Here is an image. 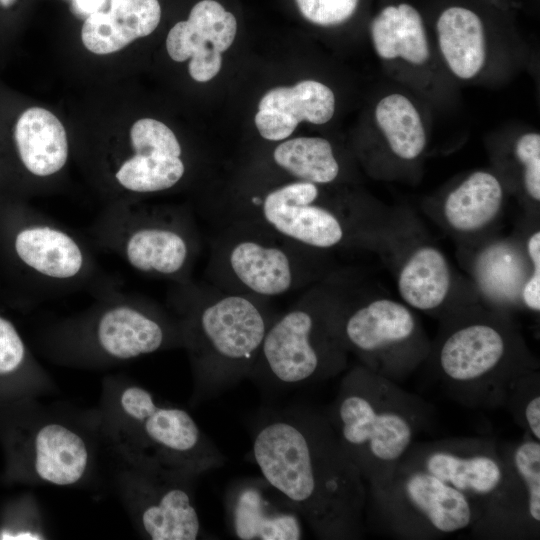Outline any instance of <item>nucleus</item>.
I'll use <instances>...</instances> for the list:
<instances>
[{"label":"nucleus","mask_w":540,"mask_h":540,"mask_svg":"<svg viewBox=\"0 0 540 540\" xmlns=\"http://www.w3.org/2000/svg\"><path fill=\"white\" fill-rule=\"evenodd\" d=\"M252 456L316 536L363 535L368 487L325 413L292 409L269 416L255 431Z\"/></svg>","instance_id":"nucleus-1"},{"label":"nucleus","mask_w":540,"mask_h":540,"mask_svg":"<svg viewBox=\"0 0 540 540\" xmlns=\"http://www.w3.org/2000/svg\"><path fill=\"white\" fill-rule=\"evenodd\" d=\"M325 415L368 493L388 484L433 416L422 398L365 366L343 377Z\"/></svg>","instance_id":"nucleus-2"},{"label":"nucleus","mask_w":540,"mask_h":540,"mask_svg":"<svg viewBox=\"0 0 540 540\" xmlns=\"http://www.w3.org/2000/svg\"><path fill=\"white\" fill-rule=\"evenodd\" d=\"M267 299L232 291L202 297L182 328L199 392L214 396L251 375L275 318Z\"/></svg>","instance_id":"nucleus-3"},{"label":"nucleus","mask_w":540,"mask_h":540,"mask_svg":"<svg viewBox=\"0 0 540 540\" xmlns=\"http://www.w3.org/2000/svg\"><path fill=\"white\" fill-rule=\"evenodd\" d=\"M400 463L422 469L465 495L479 512L473 527L478 534L493 535L509 523L515 475L507 452H500L495 441L414 442Z\"/></svg>","instance_id":"nucleus-4"},{"label":"nucleus","mask_w":540,"mask_h":540,"mask_svg":"<svg viewBox=\"0 0 540 540\" xmlns=\"http://www.w3.org/2000/svg\"><path fill=\"white\" fill-rule=\"evenodd\" d=\"M345 348L339 319L324 316L309 303L300 302L275 316L253 372H263L282 385L324 380L345 368Z\"/></svg>","instance_id":"nucleus-5"},{"label":"nucleus","mask_w":540,"mask_h":540,"mask_svg":"<svg viewBox=\"0 0 540 540\" xmlns=\"http://www.w3.org/2000/svg\"><path fill=\"white\" fill-rule=\"evenodd\" d=\"M507 337L498 327L475 322L455 329L438 353V373L445 390L468 407L506 403L515 385L535 372L509 361Z\"/></svg>","instance_id":"nucleus-6"},{"label":"nucleus","mask_w":540,"mask_h":540,"mask_svg":"<svg viewBox=\"0 0 540 540\" xmlns=\"http://www.w3.org/2000/svg\"><path fill=\"white\" fill-rule=\"evenodd\" d=\"M369 493L384 526L402 539L451 535L473 528L480 516L461 492L422 469L401 463L387 485Z\"/></svg>","instance_id":"nucleus-7"},{"label":"nucleus","mask_w":540,"mask_h":540,"mask_svg":"<svg viewBox=\"0 0 540 540\" xmlns=\"http://www.w3.org/2000/svg\"><path fill=\"white\" fill-rule=\"evenodd\" d=\"M256 225L257 231L241 230L226 238L217 254L216 269L228 285L225 291L268 299L294 290L301 280L299 244Z\"/></svg>","instance_id":"nucleus-8"},{"label":"nucleus","mask_w":540,"mask_h":540,"mask_svg":"<svg viewBox=\"0 0 540 540\" xmlns=\"http://www.w3.org/2000/svg\"><path fill=\"white\" fill-rule=\"evenodd\" d=\"M126 415L138 424L146 442L183 474H199L223 465L224 456L186 410L162 405L139 386L120 396Z\"/></svg>","instance_id":"nucleus-9"},{"label":"nucleus","mask_w":540,"mask_h":540,"mask_svg":"<svg viewBox=\"0 0 540 540\" xmlns=\"http://www.w3.org/2000/svg\"><path fill=\"white\" fill-rule=\"evenodd\" d=\"M339 332L345 347L359 354L369 370L397 383L411 372L398 349L412 345L417 324L403 304L374 300L340 319Z\"/></svg>","instance_id":"nucleus-10"},{"label":"nucleus","mask_w":540,"mask_h":540,"mask_svg":"<svg viewBox=\"0 0 540 540\" xmlns=\"http://www.w3.org/2000/svg\"><path fill=\"white\" fill-rule=\"evenodd\" d=\"M317 184L294 181L263 197L254 195L251 204L257 209L254 222L301 246L327 249L344 238V228L332 211L316 203Z\"/></svg>","instance_id":"nucleus-11"},{"label":"nucleus","mask_w":540,"mask_h":540,"mask_svg":"<svg viewBox=\"0 0 540 540\" xmlns=\"http://www.w3.org/2000/svg\"><path fill=\"white\" fill-rule=\"evenodd\" d=\"M237 32L235 16L214 0L196 3L186 21L176 23L166 38L172 60L191 58L188 71L198 82H207L221 69V53L233 43Z\"/></svg>","instance_id":"nucleus-12"},{"label":"nucleus","mask_w":540,"mask_h":540,"mask_svg":"<svg viewBox=\"0 0 540 540\" xmlns=\"http://www.w3.org/2000/svg\"><path fill=\"white\" fill-rule=\"evenodd\" d=\"M226 514L232 534L241 540L303 538L300 514L264 478H247L231 485Z\"/></svg>","instance_id":"nucleus-13"},{"label":"nucleus","mask_w":540,"mask_h":540,"mask_svg":"<svg viewBox=\"0 0 540 540\" xmlns=\"http://www.w3.org/2000/svg\"><path fill=\"white\" fill-rule=\"evenodd\" d=\"M195 246L178 223L148 218L130 227L122 242L126 262L157 277L179 278L190 266Z\"/></svg>","instance_id":"nucleus-14"},{"label":"nucleus","mask_w":540,"mask_h":540,"mask_svg":"<svg viewBox=\"0 0 540 540\" xmlns=\"http://www.w3.org/2000/svg\"><path fill=\"white\" fill-rule=\"evenodd\" d=\"M95 337L107 355L125 360L160 350L166 345L169 335L167 324L153 311L130 303H119L99 316Z\"/></svg>","instance_id":"nucleus-15"},{"label":"nucleus","mask_w":540,"mask_h":540,"mask_svg":"<svg viewBox=\"0 0 540 540\" xmlns=\"http://www.w3.org/2000/svg\"><path fill=\"white\" fill-rule=\"evenodd\" d=\"M160 18L158 0H110L108 11H95L84 21L82 42L94 54L117 52L151 34Z\"/></svg>","instance_id":"nucleus-16"},{"label":"nucleus","mask_w":540,"mask_h":540,"mask_svg":"<svg viewBox=\"0 0 540 540\" xmlns=\"http://www.w3.org/2000/svg\"><path fill=\"white\" fill-rule=\"evenodd\" d=\"M14 247L20 260L44 278L69 280L86 266L82 246L68 232L50 224H34L16 235Z\"/></svg>","instance_id":"nucleus-17"},{"label":"nucleus","mask_w":540,"mask_h":540,"mask_svg":"<svg viewBox=\"0 0 540 540\" xmlns=\"http://www.w3.org/2000/svg\"><path fill=\"white\" fill-rule=\"evenodd\" d=\"M14 138L23 165L35 176H51L67 162L65 128L53 113L44 108L26 109L17 120Z\"/></svg>","instance_id":"nucleus-18"},{"label":"nucleus","mask_w":540,"mask_h":540,"mask_svg":"<svg viewBox=\"0 0 540 540\" xmlns=\"http://www.w3.org/2000/svg\"><path fill=\"white\" fill-rule=\"evenodd\" d=\"M439 48L451 71L461 79L474 77L486 58L481 19L463 7H450L437 21Z\"/></svg>","instance_id":"nucleus-19"},{"label":"nucleus","mask_w":540,"mask_h":540,"mask_svg":"<svg viewBox=\"0 0 540 540\" xmlns=\"http://www.w3.org/2000/svg\"><path fill=\"white\" fill-rule=\"evenodd\" d=\"M34 448L35 471L43 481L68 486L83 477L88 450L84 440L71 429L57 423L41 427Z\"/></svg>","instance_id":"nucleus-20"},{"label":"nucleus","mask_w":540,"mask_h":540,"mask_svg":"<svg viewBox=\"0 0 540 540\" xmlns=\"http://www.w3.org/2000/svg\"><path fill=\"white\" fill-rule=\"evenodd\" d=\"M371 35L377 54L384 59L401 57L421 65L429 57L422 17L409 4L385 7L372 21Z\"/></svg>","instance_id":"nucleus-21"},{"label":"nucleus","mask_w":540,"mask_h":540,"mask_svg":"<svg viewBox=\"0 0 540 540\" xmlns=\"http://www.w3.org/2000/svg\"><path fill=\"white\" fill-rule=\"evenodd\" d=\"M503 190L492 174L477 171L455 188L444 204L448 223L459 231H474L487 225L498 213Z\"/></svg>","instance_id":"nucleus-22"},{"label":"nucleus","mask_w":540,"mask_h":540,"mask_svg":"<svg viewBox=\"0 0 540 540\" xmlns=\"http://www.w3.org/2000/svg\"><path fill=\"white\" fill-rule=\"evenodd\" d=\"M450 272L444 255L435 248L422 247L407 260L398 290L405 302L419 310H433L445 300Z\"/></svg>","instance_id":"nucleus-23"},{"label":"nucleus","mask_w":540,"mask_h":540,"mask_svg":"<svg viewBox=\"0 0 540 540\" xmlns=\"http://www.w3.org/2000/svg\"><path fill=\"white\" fill-rule=\"evenodd\" d=\"M258 108L276 112L296 129L302 121L328 122L335 111V97L323 83L305 80L292 87L269 90L259 101Z\"/></svg>","instance_id":"nucleus-24"},{"label":"nucleus","mask_w":540,"mask_h":540,"mask_svg":"<svg viewBox=\"0 0 540 540\" xmlns=\"http://www.w3.org/2000/svg\"><path fill=\"white\" fill-rule=\"evenodd\" d=\"M140 523L153 540H195L201 533L198 512L182 484L168 490L156 505L142 508Z\"/></svg>","instance_id":"nucleus-25"},{"label":"nucleus","mask_w":540,"mask_h":540,"mask_svg":"<svg viewBox=\"0 0 540 540\" xmlns=\"http://www.w3.org/2000/svg\"><path fill=\"white\" fill-rule=\"evenodd\" d=\"M273 159L290 175L315 184L330 183L339 173L331 144L320 137L285 140L274 149Z\"/></svg>","instance_id":"nucleus-26"},{"label":"nucleus","mask_w":540,"mask_h":540,"mask_svg":"<svg viewBox=\"0 0 540 540\" xmlns=\"http://www.w3.org/2000/svg\"><path fill=\"white\" fill-rule=\"evenodd\" d=\"M375 118L391 150L410 160L420 155L426 144L421 117L412 102L401 94H390L376 106Z\"/></svg>","instance_id":"nucleus-27"},{"label":"nucleus","mask_w":540,"mask_h":540,"mask_svg":"<svg viewBox=\"0 0 540 540\" xmlns=\"http://www.w3.org/2000/svg\"><path fill=\"white\" fill-rule=\"evenodd\" d=\"M180 157L132 154L115 172L116 181L135 193H153L175 186L184 176Z\"/></svg>","instance_id":"nucleus-28"},{"label":"nucleus","mask_w":540,"mask_h":540,"mask_svg":"<svg viewBox=\"0 0 540 540\" xmlns=\"http://www.w3.org/2000/svg\"><path fill=\"white\" fill-rule=\"evenodd\" d=\"M511 249L494 246L482 253L478 277L482 287L498 298H511L521 280V263Z\"/></svg>","instance_id":"nucleus-29"},{"label":"nucleus","mask_w":540,"mask_h":540,"mask_svg":"<svg viewBox=\"0 0 540 540\" xmlns=\"http://www.w3.org/2000/svg\"><path fill=\"white\" fill-rule=\"evenodd\" d=\"M509 461L526 487L528 516L535 529L540 526V442L529 435L506 451Z\"/></svg>","instance_id":"nucleus-30"},{"label":"nucleus","mask_w":540,"mask_h":540,"mask_svg":"<svg viewBox=\"0 0 540 540\" xmlns=\"http://www.w3.org/2000/svg\"><path fill=\"white\" fill-rule=\"evenodd\" d=\"M133 154L180 157L182 149L174 132L151 118L136 121L130 130Z\"/></svg>","instance_id":"nucleus-31"},{"label":"nucleus","mask_w":540,"mask_h":540,"mask_svg":"<svg viewBox=\"0 0 540 540\" xmlns=\"http://www.w3.org/2000/svg\"><path fill=\"white\" fill-rule=\"evenodd\" d=\"M506 405L526 432L540 440V391L535 372L521 379L510 392Z\"/></svg>","instance_id":"nucleus-32"},{"label":"nucleus","mask_w":540,"mask_h":540,"mask_svg":"<svg viewBox=\"0 0 540 540\" xmlns=\"http://www.w3.org/2000/svg\"><path fill=\"white\" fill-rule=\"evenodd\" d=\"M359 0H296L301 14L318 25H337L355 12Z\"/></svg>","instance_id":"nucleus-33"},{"label":"nucleus","mask_w":540,"mask_h":540,"mask_svg":"<svg viewBox=\"0 0 540 540\" xmlns=\"http://www.w3.org/2000/svg\"><path fill=\"white\" fill-rule=\"evenodd\" d=\"M515 153L524 165V184L528 194L540 200V134L526 133L516 143Z\"/></svg>","instance_id":"nucleus-34"},{"label":"nucleus","mask_w":540,"mask_h":540,"mask_svg":"<svg viewBox=\"0 0 540 540\" xmlns=\"http://www.w3.org/2000/svg\"><path fill=\"white\" fill-rule=\"evenodd\" d=\"M25 358L24 343L11 322L0 317V375L17 370Z\"/></svg>","instance_id":"nucleus-35"},{"label":"nucleus","mask_w":540,"mask_h":540,"mask_svg":"<svg viewBox=\"0 0 540 540\" xmlns=\"http://www.w3.org/2000/svg\"><path fill=\"white\" fill-rule=\"evenodd\" d=\"M527 250L533 263V274L525 283L522 298L525 305L533 311L540 310V232H535L527 243Z\"/></svg>","instance_id":"nucleus-36"},{"label":"nucleus","mask_w":540,"mask_h":540,"mask_svg":"<svg viewBox=\"0 0 540 540\" xmlns=\"http://www.w3.org/2000/svg\"><path fill=\"white\" fill-rule=\"evenodd\" d=\"M104 0H73L77 11L85 14H91L102 5Z\"/></svg>","instance_id":"nucleus-37"}]
</instances>
